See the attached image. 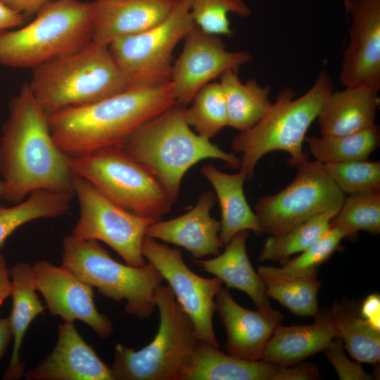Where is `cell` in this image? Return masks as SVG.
<instances>
[{"mask_svg": "<svg viewBox=\"0 0 380 380\" xmlns=\"http://www.w3.org/2000/svg\"><path fill=\"white\" fill-rule=\"evenodd\" d=\"M0 176L2 199L13 204L39 190L73 194L70 156L56 144L27 82L11 100L1 129Z\"/></svg>", "mask_w": 380, "mask_h": 380, "instance_id": "1", "label": "cell"}, {"mask_svg": "<svg viewBox=\"0 0 380 380\" xmlns=\"http://www.w3.org/2000/svg\"><path fill=\"white\" fill-rule=\"evenodd\" d=\"M176 104L170 82L129 87L106 99L47 115L57 146L70 156L123 148L144 124Z\"/></svg>", "mask_w": 380, "mask_h": 380, "instance_id": "2", "label": "cell"}, {"mask_svg": "<svg viewBox=\"0 0 380 380\" xmlns=\"http://www.w3.org/2000/svg\"><path fill=\"white\" fill-rule=\"evenodd\" d=\"M159 181L173 201L178 198L182 180L194 165L205 159H218L233 168L241 160L233 153L193 132L175 104L140 127L123 146Z\"/></svg>", "mask_w": 380, "mask_h": 380, "instance_id": "3", "label": "cell"}, {"mask_svg": "<svg viewBox=\"0 0 380 380\" xmlns=\"http://www.w3.org/2000/svg\"><path fill=\"white\" fill-rule=\"evenodd\" d=\"M32 70L27 83L47 115L106 99L129 87L108 46L93 41Z\"/></svg>", "mask_w": 380, "mask_h": 380, "instance_id": "4", "label": "cell"}, {"mask_svg": "<svg viewBox=\"0 0 380 380\" xmlns=\"http://www.w3.org/2000/svg\"><path fill=\"white\" fill-rule=\"evenodd\" d=\"M333 90L331 76L322 70L305 94L295 98L292 89H283L255 125L232 139V148L242 153L240 171L246 180L252 178L259 160L270 152L288 153V163L296 167L307 159L303 148L306 133Z\"/></svg>", "mask_w": 380, "mask_h": 380, "instance_id": "5", "label": "cell"}, {"mask_svg": "<svg viewBox=\"0 0 380 380\" xmlns=\"http://www.w3.org/2000/svg\"><path fill=\"white\" fill-rule=\"evenodd\" d=\"M93 4L54 0L16 30L0 31V65L34 68L78 51L92 41Z\"/></svg>", "mask_w": 380, "mask_h": 380, "instance_id": "6", "label": "cell"}, {"mask_svg": "<svg viewBox=\"0 0 380 380\" xmlns=\"http://www.w3.org/2000/svg\"><path fill=\"white\" fill-rule=\"evenodd\" d=\"M155 303L160 317L156 336L138 350L116 344L114 380H183L200 340L168 285L158 289Z\"/></svg>", "mask_w": 380, "mask_h": 380, "instance_id": "7", "label": "cell"}, {"mask_svg": "<svg viewBox=\"0 0 380 380\" xmlns=\"http://www.w3.org/2000/svg\"><path fill=\"white\" fill-rule=\"evenodd\" d=\"M62 265L103 296L125 300V312L139 319L152 315L158 289L164 281L151 263L142 267L122 264L112 258L99 241L79 239L71 234L63 241Z\"/></svg>", "mask_w": 380, "mask_h": 380, "instance_id": "8", "label": "cell"}, {"mask_svg": "<svg viewBox=\"0 0 380 380\" xmlns=\"http://www.w3.org/2000/svg\"><path fill=\"white\" fill-rule=\"evenodd\" d=\"M70 164L75 176L131 213L159 220L171 209L174 201L159 181L123 148L70 156Z\"/></svg>", "mask_w": 380, "mask_h": 380, "instance_id": "9", "label": "cell"}, {"mask_svg": "<svg viewBox=\"0 0 380 380\" xmlns=\"http://www.w3.org/2000/svg\"><path fill=\"white\" fill-rule=\"evenodd\" d=\"M195 26L189 0H177L162 23L119 38L108 49L129 87L160 86L170 82L173 51Z\"/></svg>", "mask_w": 380, "mask_h": 380, "instance_id": "10", "label": "cell"}, {"mask_svg": "<svg viewBox=\"0 0 380 380\" xmlns=\"http://www.w3.org/2000/svg\"><path fill=\"white\" fill-rule=\"evenodd\" d=\"M73 194L79 203L80 216L72 236L106 243L131 266L146 264L142 243L146 229L156 220L119 206L89 182L75 175Z\"/></svg>", "mask_w": 380, "mask_h": 380, "instance_id": "11", "label": "cell"}, {"mask_svg": "<svg viewBox=\"0 0 380 380\" xmlns=\"http://www.w3.org/2000/svg\"><path fill=\"white\" fill-rule=\"evenodd\" d=\"M296 167L297 174L286 187L262 197L255 205L260 226L270 235L285 233L315 215L340 209L345 200V194L322 163L306 159Z\"/></svg>", "mask_w": 380, "mask_h": 380, "instance_id": "12", "label": "cell"}, {"mask_svg": "<svg viewBox=\"0 0 380 380\" xmlns=\"http://www.w3.org/2000/svg\"><path fill=\"white\" fill-rule=\"evenodd\" d=\"M142 253L168 283L175 299L191 321L200 341L219 347L213 316L215 297L222 282L217 277L204 278L191 271L175 248L145 236Z\"/></svg>", "mask_w": 380, "mask_h": 380, "instance_id": "13", "label": "cell"}, {"mask_svg": "<svg viewBox=\"0 0 380 380\" xmlns=\"http://www.w3.org/2000/svg\"><path fill=\"white\" fill-rule=\"evenodd\" d=\"M179 57L173 63L170 83L176 104H189L196 93L229 70H239L252 61L247 51H231L220 36L196 25L184 38Z\"/></svg>", "mask_w": 380, "mask_h": 380, "instance_id": "14", "label": "cell"}, {"mask_svg": "<svg viewBox=\"0 0 380 380\" xmlns=\"http://www.w3.org/2000/svg\"><path fill=\"white\" fill-rule=\"evenodd\" d=\"M32 268L37 289L43 295L51 315L65 322H82L101 338L111 336L113 324L97 310L90 285L62 265L39 260Z\"/></svg>", "mask_w": 380, "mask_h": 380, "instance_id": "15", "label": "cell"}, {"mask_svg": "<svg viewBox=\"0 0 380 380\" xmlns=\"http://www.w3.org/2000/svg\"><path fill=\"white\" fill-rule=\"evenodd\" d=\"M351 18L339 79L344 87L380 90V0H343Z\"/></svg>", "mask_w": 380, "mask_h": 380, "instance_id": "16", "label": "cell"}, {"mask_svg": "<svg viewBox=\"0 0 380 380\" xmlns=\"http://www.w3.org/2000/svg\"><path fill=\"white\" fill-rule=\"evenodd\" d=\"M318 376L317 367L310 363L281 366L247 360L199 341L183 380H312Z\"/></svg>", "mask_w": 380, "mask_h": 380, "instance_id": "17", "label": "cell"}, {"mask_svg": "<svg viewBox=\"0 0 380 380\" xmlns=\"http://www.w3.org/2000/svg\"><path fill=\"white\" fill-rule=\"evenodd\" d=\"M215 311L227 333V353L253 361L262 360L268 341L283 318L272 308L251 310L242 307L223 287L215 297Z\"/></svg>", "mask_w": 380, "mask_h": 380, "instance_id": "18", "label": "cell"}, {"mask_svg": "<svg viewBox=\"0 0 380 380\" xmlns=\"http://www.w3.org/2000/svg\"><path fill=\"white\" fill-rule=\"evenodd\" d=\"M24 376L27 380H114L110 366L85 342L74 322H65L58 325L53 350Z\"/></svg>", "mask_w": 380, "mask_h": 380, "instance_id": "19", "label": "cell"}, {"mask_svg": "<svg viewBox=\"0 0 380 380\" xmlns=\"http://www.w3.org/2000/svg\"><path fill=\"white\" fill-rule=\"evenodd\" d=\"M215 202L214 194L205 191L187 213L151 223L146 236L182 247L196 260L217 255L224 244L220 238V222L210 216Z\"/></svg>", "mask_w": 380, "mask_h": 380, "instance_id": "20", "label": "cell"}, {"mask_svg": "<svg viewBox=\"0 0 380 380\" xmlns=\"http://www.w3.org/2000/svg\"><path fill=\"white\" fill-rule=\"evenodd\" d=\"M177 0H96L92 41L108 46L115 40L144 32L165 20Z\"/></svg>", "mask_w": 380, "mask_h": 380, "instance_id": "21", "label": "cell"}, {"mask_svg": "<svg viewBox=\"0 0 380 380\" xmlns=\"http://www.w3.org/2000/svg\"><path fill=\"white\" fill-rule=\"evenodd\" d=\"M379 103V91L369 87L333 90L317 116L320 136L345 135L372 127L376 125Z\"/></svg>", "mask_w": 380, "mask_h": 380, "instance_id": "22", "label": "cell"}, {"mask_svg": "<svg viewBox=\"0 0 380 380\" xmlns=\"http://www.w3.org/2000/svg\"><path fill=\"white\" fill-rule=\"evenodd\" d=\"M313 323L276 328L262 360L281 366H293L322 352L338 337L330 312L319 311Z\"/></svg>", "mask_w": 380, "mask_h": 380, "instance_id": "23", "label": "cell"}, {"mask_svg": "<svg viewBox=\"0 0 380 380\" xmlns=\"http://www.w3.org/2000/svg\"><path fill=\"white\" fill-rule=\"evenodd\" d=\"M248 231L241 232L225 245L223 253L212 259L196 260L194 263L220 279L228 288L247 294L258 308L267 310L272 307L264 284L248 256Z\"/></svg>", "mask_w": 380, "mask_h": 380, "instance_id": "24", "label": "cell"}, {"mask_svg": "<svg viewBox=\"0 0 380 380\" xmlns=\"http://www.w3.org/2000/svg\"><path fill=\"white\" fill-rule=\"evenodd\" d=\"M12 309L8 317L13 334V350L4 379H17L24 374L25 362L20 360L23 338L32 321L44 314V307L37 294L32 265L19 262L10 268Z\"/></svg>", "mask_w": 380, "mask_h": 380, "instance_id": "25", "label": "cell"}, {"mask_svg": "<svg viewBox=\"0 0 380 380\" xmlns=\"http://www.w3.org/2000/svg\"><path fill=\"white\" fill-rule=\"evenodd\" d=\"M202 175L215 189L221 209L220 238L224 246L236 234L252 231L258 235L264 233L258 217L246 198L244 174H229L208 164L203 166Z\"/></svg>", "mask_w": 380, "mask_h": 380, "instance_id": "26", "label": "cell"}, {"mask_svg": "<svg viewBox=\"0 0 380 380\" xmlns=\"http://www.w3.org/2000/svg\"><path fill=\"white\" fill-rule=\"evenodd\" d=\"M224 95L228 126L240 132L255 125L272 105L270 87L262 86L255 79L242 82L238 70H229L220 77Z\"/></svg>", "mask_w": 380, "mask_h": 380, "instance_id": "27", "label": "cell"}, {"mask_svg": "<svg viewBox=\"0 0 380 380\" xmlns=\"http://www.w3.org/2000/svg\"><path fill=\"white\" fill-rule=\"evenodd\" d=\"M344 348L358 362L377 364L380 360V331L372 328L360 315L359 306L343 298L329 310Z\"/></svg>", "mask_w": 380, "mask_h": 380, "instance_id": "28", "label": "cell"}, {"mask_svg": "<svg viewBox=\"0 0 380 380\" xmlns=\"http://www.w3.org/2000/svg\"><path fill=\"white\" fill-rule=\"evenodd\" d=\"M74 197L71 193L39 190L12 206L0 205V251L6 239L26 223L68 213Z\"/></svg>", "mask_w": 380, "mask_h": 380, "instance_id": "29", "label": "cell"}, {"mask_svg": "<svg viewBox=\"0 0 380 380\" xmlns=\"http://www.w3.org/2000/svg\"><path fill=\"white\" fill-rule=\"evenodd\" d=\"M305 141L315 160L342 163L368 159L380 144V129L376 124L357 132L331 137H306Z\"/></svg>", "mask_w": 380, "mask_h": 380, "instance_id": "30", "label": "cell"}, {"mask_svg": "<svg viewBox=\"0 0 380 380\" xmlns=\"http://www.w3.org/2000/svg\"><path fill=\"white\" fill-rule=\"evenodd\" d=\"M340 209H331L308 219L292 229L270 235L263 245L258 260L261 262L284 260L300 253L319 239L331 228Z\"/></svg>", "mask_w": 380, "mask_h": 380, "instance_id": "31", "label": "cell"}, {"mask_svg": "<svg viewBox=\"0 0 380 380\" xmlns=\"http://www.w3.org/2000/svg\"><path fill=\"white\" fill-rule=\"evenodd\" d=\"M346 234L336 226L331 228L316 242L290 260H284L281 267L260 266V277H317L318 268L338 249Z\"/></svg>", "mask_w": 380, "mask_h": 380, "instance_id": "32", "label": "cell"}, {"mask_svg": "<svg viewBox=\"0 0 380 380\" xmlns=\"http://www.w3.org/2000/svg\"><path fill=\"white\" fill-rule=\"evenodd\" d=\"M268 298H272L299 317H315L319 312L317 277H260Z\"/></svg>", "mask_w": 380, "mask_h": 380, "instance_id": "33", "label": "cell"}, {"mask_svg": "<svg viewBox=\"0 0 380 380\" xmlns=\"http://www.w3.org/2000/svg\"><path fill=\"white\" fill-rule=\"evenodd\" d=\"M184 108L185 120L198 135L210 139L228 126L227 109L220 82H210L202 87Z\"/></svg>", "mask_w": 380, "mask_h": 380, "instance_id": "34", "label": "cell"}, {"mask_svg": "<svg viewBox=\"0 0 380 380\" xmlns=\"http://www.w3.org/2000/svg\"><path fill=\"white\" fill-rule=\"evenodd\" d=\"M347 238L359 231L372 235L380 232V191L350 194L331 222Z\"/></svg>", "mask_w": 380, "mask_h": 380, "instance_id": "35", "label": "cell"}, {"mask_svg": "<svg viewBox=\"0 0 380 380\" xmlns=\"http://www.w3.org/2000/svg\"><path fill=\"white\" fill-rule=\"evenodd\" d=\"M322 166L338 189L344 194H356L380 191V163L354 160L326 163Z\"/></svg>", "mask_w": 380, "mask_h": 380, "instance_id": "36", "label": "cell"}, {"mask_svg": "<svg viewBox=\"0 0 380 380\" xmlns=\"http://www.w3.org/2000/svg\"><path fill=\"white\" fill-rule=\"evenodd\" d=\"M192 18L197 27L218 36L233 34L229 14L248 17L251 11L244 0H189Z\"/></svg>", "mask_w": 380, "mask_h": 380, "instance_id": "37", "label": "cell"}, {"mask_svg": "<svg viewBox=\"0 0 380 380\" xmlns=\"http://www.w3.org/2000/svg\"><path fill=\"white\" fill-rule=\"evenodd\" d=\"M341 339L336 338L322 352L341 380H371L372 375L367 373L358 362L350 360L345 353Z\"/></svg>", "mask_w": 380, "mask_h": 380, "instance_id": "38", "label": "cell"}, {"mask_svg": "<svg viewBox=\"0 0 380 380\" xmlns=\"http://www.w3.org/2000/svg\"><path fill=\"white\" fill-rule=\"evenodd\" d=\"M361 317L374 329L380 331V296L368 295L359 306Z\"/></svg>", "mask_w": 380, "mask_h": 380, "instance_id": "39", "label": "cell"}, {"mask_svg": "<svg viewBox=\"0 0 380 380\" xmlns=\"http://www.w3.org/2000/svg\"><path fill=\"white\" fill-rule=\"evenodd\" d=\"M54 0H0V2L26 18L37 13L44 5Z\"/></svg>", "mask_w": 380, "mask_h": 380, "instance_id": "40", "label": "cell"}, {"mask_svg": "<svg viewBox=\"0 0 380 380\" xmlns=\"http://www.w3.org/2000/svg\"><path fill=\"white\" fill-rule=\"evenodd\" d=\"M25 17L0 2V31L22 26Z\"/></svg>", "mask_w": 380, "mask_h": 380, "instance_id": "41", "label": "cell"}, {"mask_svg": "<svg viewBox=\"0 0 380 380\" xmlns=\"http://www.w3.org/2000/svg\"><path fill=\"white\" fill-rule=\"evenodd\" d=\"M11 272L4 256L0 254V306L11 296Z\"/></svg>", "mask_w": 380, "mask_h": 380, "instance_id": "42", "label": "cell"}, {"mask_svg": "<svg viewBox=\"0 0 380 380\" xmlns=\"http://www.w3.org/2000/svg\"><path fill=\"white\" fill-rule=\"evenodd\" d=\"M12 340L13 334L8 318H0V360Z\"/></svg>", "mask_w": 380, "mask_h": 380, "instance_id": "43", "label": "cell"}, {"mask_svg": "<svg viewBox=\"0 0 380 380\" xmlns=\"http://www.w3.org/2000/svg\"><path fill=\"white\" fill-rule=\"evenodd\" d=\"M3 191H4V185H3L2 181L0 179V200L2 199Z\"/></svg>", "mask_w": 380, "mask_h": 380, "instance_id": "44", "label": "cell"}]
</instances>
